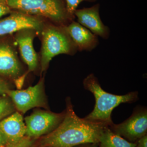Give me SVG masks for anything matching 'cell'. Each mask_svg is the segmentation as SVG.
Wrapping results in <instances>:
<instances>
[{"label":"cell","mask_w":147,"mask_h":147,"mask_svg":"<svg viewBox=\"0 0 147 147\" xmlns=\"http://www.w3.org/2000/svg\"><path fill=\"white\" fill-rule=\"evenodd\" d=\"M108 125L81 118L75 114L70 98L66 100L64 118L59 126L38 142L40 147H73L87 143L98 144Z\"/></svg>","instance_id":"cell-1"},{"label":"cell","mask_w":147,"mask_h":147,"mask_svg":"<svg viewBox=\"0 0 147 147\" xmlns=\"http://www.w3.org/2000/svg\"><path fill=\"white\" fill-rule=\"evenodd\" d=\"M83 85L85 89L94 94L96 101L94 109L84 118L105 123L108 126L113 123L111 116L114 108L121 103H132L139 99L137 91L129 92L123 95H117L105 92L93 74L88 75L84 79Z\"/></svg>","instance_id":"cell-2"},{"label":"cell","mask_w":147,"mask_h":147,"mask_svg":"<svg viewBox=\"0 0 147 147\" xmlns=\"http://www.w3.org/2000/svg\"><path fill=\"white\" fill-rule=\"evenodd\" d=\"M41 72L46 70L50 61L59 54H70L77 47L65 28L49 26L42 30Z\"/></svg>","instance_id":"cell-3"},{"label":"cell","mask_w":147,"mask_h":147,"mask_svg":"<svg viewBox=\"0 0 147 147\" xmlns=\"http://www.w3.org/2000/svg\"><path fill=\"white\" fill-rule=\"evenodd\" d=\"M11 9L28 15H37L63 23L66 15L59 0H7Z\"/></svg>","instance_id":"cell-4"},{"label":"cell","mask_w":147,"mask_h":147,"mask_svg":"<svg viewBox=\"0 0 147 147\" xmlns=\"http://www.w3.org/2000/svg\"><path fill=\"white\" fill-rule=\"evenodd\" d=\"M65 115V111L55 113L45 110H35L25 118L26 137L36 139L49 134L59 126Z\"/></svg>","instance_id":"cell-5"},{"label":"cell","mask_w":147,"mask_h":147,"mask_svg":"<svg viewBox=\"0 0 147 147\" xmlns=\"http://www.w3.org/2000/svg\"><path fill=\"white\" fill-rule=\"evenodd\" d=\"M114 133L127 141L136 143L139 139L147 134V110L144 107L135 108L131 115L123 122L108 126Z\"/></svg>","instance_id":"cell-6"},{"label":"cell","mask_w":147,"mask_h":147,"mask_svg":"<svg viewBox=\"0 0 147 147\" xmlns=\"http://www.w3.org/2000/svg\"><path fill=\"white\" fill-rule=\"evenodd\" d=\"M7 94L15 108L23 114L36 107L47 108L43 79H40L35 86L29 87L26 89L9 90Z\"/></svg>","instance_id":"cell-7"},{"label":"cell","mask_w":147,"mask_h":147,"mask_svg":"<svg viewBox=\"0 0 147 147\" xmlns=\"http://www.w3.org/2000/svg\"><path fill=\"white\" fill-rule=\"evenodd\" d=\"M44 28L43 22L37 17L21 12H13L0 20V36L25 29H32L40 33Z\"/></svg>","instance_id":"cell-8"},{"label":"cell","mask_w":147,"mask_h":147,"mask_svg":"<svg viewBox=\"0 0 147 147\" xmlns=\"http://www.w3.org/2000/svg\"><path fill=\"white\" fill-rule=\"evenodd\" d=\"M36 33L34 30L25 29L17 32L15 36L21 57L28 66V72L35 71L38 66V58L33 45Z\"/></svg>","instance_id":"cell-9"},{"label":"cell","mask_w":147,"mask_h":147,"mask_svg":"<svg viewBox=\"0 0 147 147\" xmlns=\"http://www.w3.org/2000/svg\"><path fill=\"white\" fill-rule=\"evenodd\" d=\"M23 69L14 47L0 43V75L13 81L23 75Z\"/></svg>","instance_id":"cell-10"},{"label":"cell","mask_w":147,"mask_h":147,"mask_svg":"<svg viewBox=\"0 0 147 147\" xmlns=\"http://www.w3.org/2000/svg\"><path fill=\"white\" fill-rule=\"evenodd\" d=\"M0 129L7 139V145L15 144L26 137V124L19 112H14L0 121Z\"/></svg>","instance_id":"cell-11"},{"label":"cell","mask_w":147,"mask_h":147,"mask_svg":"<svg viewBox=\"0 0 147 147\" xmlns=\"http://www.w3.org/2000/svg\"><path fill=\"white\" fill-rule=\"evenodd\" d=\"M75 14L79 24L96 36L107 39L109 36V29L103 24L100 19L98 9L96 7L76 10Z\"/></svg>","instance_id":"cell-12"},{"label":"cell","mask_w":147,"mask_h":147,"mask_svg":"<svg viewBox=\"0 0 147 147\" xmlns=\"http://www.w3.org/2000/svg\"><path fill=\"white\" fill-rule=\"evenodd\" d=\"M65 28L79 50L90 51L97 46V37L79 23L72 22Z\"/></svg>","instance_id":"cell-13"},{"label":"cell","mask_w":147,"mask_h":147,"mask_svg":"<svg viewBox=\"0 0 147 147\" xmlns=\"http://www.w3.org/2000/svg\"><path fill=\"white\" fill-rule=\"evenodd\" d=\"M98 144L100 147H135L137 145L114 133L108 126L102 132Z\"/></svg>","instance_id":"cell-14"},{"label":"cell","mask_w":147,"mask_h":147,"mask_svg":"<svg viewBox=\"0 0 147 147\" xmlns=\"http://www.w3.org/2000/svg\"><path fill=\"white\" fill-rule=\"evenodd\" d=\"M15 106L9 97L0 96V121L14 113Z\"/></svg>","instance_id":"cell-15"},{"label":"cell","mask_w":147,"mask_h":147,"mask_svg":"<svg viewBox=\"0 0 147 147\" xmlns=\"http://www.w3.org/2000/svg\"><path fill=\"white\" fill-rule=\"evenodd\" d=\"M36 139H32L25 137L21 141L15 144L7 146V147H40L36 143Z\"/></svg>","instance_id":"cell-16"},{"label":"cell","mask_w":147,"mask_h":147,"mask_svg":"<svg viewBox=\"0 0 147 147\" xmlns=\"http://www.w3.org/2000/svg\"><path fill=\"white\" fill-rule=\"evenodd\" d=\"M67 3V11L69 14L75 13L76 8L82 2L88 0H65Z\"/></svg>","instance_id":"cell-17"},{"label":"cell","mask_w":147,"mask_h":147,"mask_svg":"<svg viewBox=\"0 0 147 147\" xmlns=\"http://www.w3.org/2000/svg\"><path fill=\"white\" fill-rule=\"evenodd\" d=\"M9 90L10 87L7 82L0 77V96L7 94Z\"/></svg>","instance_id":"cell-18"},{"label":"cell","mask_w":147,"mask_h":147,"mask_svg":"<svg viewBox=\"0 0 147 147\" xmlns=\"http://www.w3.org/2000/svg\"><path fill=\"white\" fill-rule=\"evenodd\" d=\"M11 12L7 3L0 2V18Z\"/></svg>","instance_id":"cell-19"},{"label":"cell","mask_w":147,"mask_h":147,"mask_svg":"<svg viewBox=\"0 0 147 147\" xmlns=\"http://www.w3.org/2000/svg\"><path fill=\"white\" fill-rule=\"evenodd\" d=\"M28 73V72H27V73L24 74L23 75L19 76L14 80V84L16 85V88H18V90H21L22 87H23L24 81Z\"/></svg>","instance_id":"cell-20"},{"label":"cell","mask_w":147,"mask_h":147,"mask_svg":"<svg viewBox=\"0 0 147 147\" xmlns=\"http://www.w3.org/2000/svg\"><path fill=\"white\" fill-rule=\"evenodd\" d=\"M137 145L135 147H147V134L139 139L136 142Z\"/></svg>","instance_id":"cell-21"},{"label":"cell","mask_w":147,"mask_h":147,"mask_svg":"<svg viewBox=\"0 0 147 147\" xmlns=\"http://www.w3.org/2000/svg\"><path fill=\"white\" fill-rule=\"evenodd\" d=\"M7 143V138L3 131L0 129V147L6 146Z\"/></svg>","instance_id":"cell-22"},{"label":"cell","mask_w":147,"mask_h":147,"mask_svg":"<svg viewBox=\"0 0 147 147\" xmlns=\"http://www.w3.org/2000/svg\"><path fill=\"white\" fill-rule=\"evenodd\" d=\"M73 147H100L98 144H93V143H87L78 145Z\"/></svg>","instance_id":"cell-23"},{"label":"cell","mask_w":147,"mask_h":147,"mask_svg":"<svg viewBox=\"0 0 147 147\" xmlns=\"http://www.w3.org/2000/svg\"><path fill=\"white\" fill-rule=\"evenodd\" d=\"M0 2H7V0H0Z\"/></svg>","instance_id":"cell-24"},{"label":"cell","mask_w":147,"mask_h":147,"mask_svg":"<svg viewBox=\"0 0 147 147\" xmlns=\"http://www.w3.org/2000/svg\"><path fill=\"white\" fill-rule=\"evenodd\" d=\"M7 147V146H5V147Z\"/></svg>","instance_id":"cell-25"}]
</instances>
